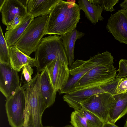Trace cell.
<instances>
[{"label":"cell","instance_id":"23","mask_svg":"<svg viewBox=\"0 0 127 127\" xmlns=\"http://www.w3.org/2000/svg\"><path fill=\"white\" fill-rule=\"evenodd\" d=\"M79 110L85 118L88 123L92 127H102L103 123L94 114L82 109Z\"/></svg>","mask_w":127,"mask_h":127},{"label":"cell","instance_id":"13","mask_svg":"<svg viewBox=\"0 0 127 127\" xmlns=\"http://www.w3.org/2000/svg\"><path fill=\"white\" fill-rule=\"evenodd\" d=\"M0 11L2 23L6 26L17 14L26 15L28 13L27 7L19 0H5Z\"/></svg>","mask_w":127,"mask_h":127},{"label":"cell","instance_id":"8","mask_svg":"<svg viewBox=\"0 0 127 127\" xmlns=\"http://www.w3.org/2000/svg\"><path fill=\"white\" fill-rule=\"evenodd\" d=\"M25 99L21 89L6 99L5 104L8 121L11 127H23L24 123Z\"/></svg>","mask_w":127,"mask_h":127},{"label":"cell","instance_id":"9","mask_svg":"<svg viewBox=\"0 0 127 127\" xmlns=\"http://www.w3.org/2000/svg\"><path fill=\"white\" fill-rule=\"evenodd\" d=\"M54 89L60 91L67 83L70 74L68 65L62 60H54L45 67V69Z\"/></svg>","mask_w":127,"mask_h":127},{"label":"cell","instance_id":"33","mask_svg":"<svg viewBox=\"0 0 127 127\" xmlns=\"http://www.w3.org/2000/svg\"><path fill=\"white\" fill-rule=\"evenodd\" d=\"M124 127H127V119Z\"/></svg>","mask_w":127,"mask_h":127},{"label":"cell","instance_id":"31","mask_svg":"<svg viewBox=\"0 0 127 127\" xmlns=\"http://www.w3.org/2000/svg\"><path fill=\"white\" fill-rule=\"evenodd\" d=\"M5 0H0V8H1L3 5Z\"/></svg>","mask_w":127,"mask_h":127},{"label":"cell","instance_id":"27","mask_svg":"<svg viewBox=\"0 0 127 127\" xmlns=\"http://www.w3.org/2000/svg\"><path fill=\"white\" fill-rule=\"evenodd\" d=\"M22 68V73L26 81L24 84L29 83L32 80L31 76L33 73V69L29 64L25 65Z\"/></svg>","mask_w":127,"mask_h":127},{"label":"cell","instance_id":"7","mask_svg":"<svg viewBox=\"0 0 127 127\" xmlns=\"http://www.w3.org/2000/svg\"><path fill=\"white\" fill-rule=\"evenodd\" d=\"M113 95L107 93L93 95L82 104L81 109L93 113L103 123L108 122L110 110L114 100Z\"/></svg>","mask_w":127,"mask_h":127},{"label":"cell","instance_id":"10","mask_svg":"<svg viewBox=\"0 0 127 127\" xmlns=\"http://www.w3.org/2000/svg\"><path fill=\"white\" fill-rule=\"evenodd\" d=\"M21 88L18 72L10 64L0 63V91L6 99Z\"/></svg>","mask_w":127,"mask_h":127},{"label":"cell","instance_id":"26","mask_svg":"<svg viewBox=\"0 0 127 127\" xmlns=\"http://www.w3.org/2000/svg\"><path fill=\"white\" fill-rule=\"evenodd\" d=\"M28 14L26 15L20 14H17L12 21L7 26L6 30H11L18 25L23 21Z\"/></svg>","mask_w":127,"mask_h":127},{"label":"cell","instance_id":"2","mask_svg":"<svg viewBox=\"0 0 127 127\" xmlns=\"http://www.w3.org/2000/svg\"><path fill=\"white\" fill-rule=\"evenodd\" d=\"M37 73L32 81L21 87L25 99L23 127H43L42 117L47 108L40 90L41 74Z\"/></svg>","mask_w":127,"mask_h":127},{"label":"cell","instance_id":"29","mask_svg":"<svg viewBox=\"0 0 127 127\" xmlns=\"http://www.w3.org/2000/svg\"><path fill=\"white\" fill-rule=\"evenodd\" d=\"M102 127H119L116 125L115 124L109 122L103 124Z\"/></svg>","mask_w":127,"mask_h":127},{"label":"cell","instance_id":"21","mask_svg":"<svg viewBox=\"0 0 127 127\" xmlns=\"http://www.w3.org/2000/svg\"><path fill=\"white\" fill-rule=\"evenodd\" d=\"M0 63L10 64L8 46L0 26Z\"/></svg>","mask_w":127,"mask_h":127},{"label":"cell","instance_id":"15","mask_svg":"<svg viewBox=\"0 0 127 127\" xmlns=\"http://www.w3.org/2000/svg\"><path fill=\"white\" fill-rule=\"evenodd\" d=\"M60 0H28V12L34 18L50 14Z\"/></svg>","mask_w":127,"mask_h":127},{"label":"cell","instance_id":"6","mask_svg":"<svg viewBox=\"0 0 127 127\" xmlns=\"http://www.w3.org/2000/svg\"><path fill=\"white\" fill-rule=\"evenodd\" d=\"M117 71L113 64H102L97 66L82 77L71 92L99 85L116 77Z\"/></svg>","mask_w":127,"mask_h":127},{"label":"cell","instance_id":"3","mask_svg":"<svg viewBox=\"0 0 127 127\" xmlns=\"http://www.w3.org/2000/svg\"><path fill=\"white\" fill-rule=\"evenodd\" d=\"M114 58L108 51L99 53L86 61L77 59L70 68L69 78L65 85L59 92V94L71 92L79 80L94 67L102 64L113 65Z\"/></svg>","mask_w":127,"mask_h":127},{"label":"cell","instance_id":"25","mask_svg":"<svg viewBox=\"0 0 127 127\" xmlns=\"http://www.w3.org/2000/svg\"><path fill=\"white\" fill-rule=\"evenodd\" d=\"M118 75L117 78H121L127 76V60L121 59L119 62V66Z\"/></svg>","mask_w":127,"mask_h":127},{"label":"cell","instance_id":"12","mask_svg":"<svg viewBox=\"0 0 127 127\" xmlns=\"http://www.w3.org/2000/svg\"><path fill=\"white\" fill-rule=\"evenodd\" d=\"M100 85L65 94L63 95V99L70 107L73 108L75 110H79L81 108L82 104L91 96L105 93Z\"/></svg>","mask_w":127,"mask_h":127},{"label":"cell","instance_id":"22","mask_svg":"<svg viewBox=\"0 0 127 127\" xmlns=\"http://www.w3.org/2000/svg\"><path fill=\"white\" fill-rule=\"evenodd\" d=\"M70 122L73 127H92L79 110H75L72 112Z\"/></svg>","mask_w":127,"mask_h":127},{"label":"cell","instance_id":"4","mask_svg":"<svg viewBox=\"0 0 127 127\" xmlns=\"http://www.w3.org/2000/svg\"><path fill=\"white\" fill-rule=\"evenodd\" d=\"M38 72H41L53 60L59 58L68 65V61L62 41L57 35L43 38L35 52Z\"/></svg>","mask_w":127,"mask_h":127},{"label":"cell","instance_id":"11","mask_svg":"<svg viewBox=\"0 0 127 127\" xmlns=\"http://www.w3.org/2000/svg\"><path fill=\"white\" fill-rule=\"evenodd\" d=\"M106 28L115 38L127 44V9H122L111 14Z\"/></svg>","mask_w":127,"mask_h":127},{"label":"cell","instance_id":"34","mask_svg":"<svg viewBox=\"0 0 127 127\" xmlns=\"http://www.w3.org/2000/svg\"><path fill=\"white\" fill-rule=\"evenodd\" d=\"M50 127V126H47V127Z\"/></svg>","mask_w":127,"mask_h":127},{"label":"cell","instance_id":"1","mask_svg":"<svg viewBox=\"0 0 127 127\" xmlns=\"http://www.w3.org/2000/svg\"><path fill=\"white\" fill-rule=\"evenodd\" d=\"M80 11L75 1L60 0L49 15L46 35L61 36L75 29L80 19Z\"/></svg>","mask_w":127,"mask_h":127},{"label":"cell","instance_id":"19","mask_svg":"<svg viewBox=\"0 0 127 127\" xmlns=\"http://www.w3.org/2000/svg\"><path fill=\"white\" fill-rule=\"evenodd\" d=\"M78 3L80 10L84 11L85 16L92 24H95L99 20H103L104 18L101 15L103 10L100 5L91 3L89 0H79Z\"/></svg>","mask_w":127,"mask_h":127},{"label":"cell","instance_id":"16","mask_svg":"<svg viewBox=\"0 0 127 127\" xmlns=\"http://www.w3.org/2000/svg\"><path fill=\"white\" fill-rule=\"evenodd\" d=\"M113 95L114 100L110 110L109 122L115 124L127 113V92Z\"/></svg>","mask_w":127,"mask_h":127},{"label":"cell","instance_id":"30","mask_svg":"<svg viewBox=\"0 0 127 127\" xmlns=\"http://www.w3.org/2000/svg\"><path fill=\"white\" fill-rule=\"evenodd\" d=\"M123 9H127V0H124L119 5Z\"/></svg>","mask_w":127,"mask_h":127},{"label":"cell","instance_id":"28","mask_svg":"<svg viewBox=\"0 0 127 127\" xmlns=\"http://www.w3.org/2000/svg\"><path fill=\"white\" fill-rule=\"evenodd\" d=\"M127 92V78H121L117 87L116 94L124 93Z\"/></svg>","mask_w":127,"mask_h":127},{"label":"cell","instance_id":"32","mask_svg":"<svg viewBox=\"0 0 127 127\" xmlns=\"http://www.w3.org/2000/svg\"><path fill=\"white\" fill-rule=\"evenodd\" d=\"M64 127H73V126L71 125H69L66 126Z\"/></svg>","mask_w":127,"mask_h":127},{"label":"cell","instance_id":"5","mask_svg":"<svg viewBox=\"0 0 127 127\" xmlns=\"http://www.w3.org/2000/svg\"><path fill=\"white\" fill-rule=\"evenodd\" d=\"M49 16L34 18L13 46L29 56L32 52H35L43 37L46 35Z\"/></svg>","mask_w":127,"mask_h":127},{"label":"cell","instance_id":"14","mask_svg":"<svg viewBox=\"0 0 127 127\" xmlns=\"http://www.w3.org/2000/svg\"><path fill=\"white\" fill-rule=\"evenodd\" d=\"M8 51L10 64L18 72L20 71L24 66L27 64L32 67H37V63L35 58L26 55L14 46H8Z\"/></svg>","mask_w":127,"mask_h":127},{"label":"cell","instance_id":"18","mask_svg":"<svg viewBox=\"0 0 127 127\" xmlns=\"http://www.w3.org/2000/svg\"><path fill=\"white\" fill-rule=\"evenodd\" d=\"M40 90L46 108L50 107L55 102L57 92L53 88L45 69L41 74Z\"/></svg>","mask_w":127,"mask_h":127},{"label":"cell","instance_id":"24","mask_svg":"<svg viewBox=\"0 0 127 127\" xmlns=\"http://www.w3.org/2000/svg\"><path fill=\"white\" fill-rule=\"evenodd\" d=\"M91 3L100 5L103 10L112 12L114 11V6L118 2V0H89Z\"/></svg>","mask_w":127,"mask_h":127},{"label":"cell","instance_id":"17","mask_svg":"<svg viewBox=\"0 0 127 127\" xmlns=\"http://www.w3.org/2000/svg\"><path fill=\"white\" fill-rule=\"evenodd\" d=\"M84 35V33L80 32L75 29L60 36L67 57L69 67L70 68L74 62V50L76 41Z\"/></svg>","mask_w":127,"mask_h":127},{"label":"cell","instance_id":"20","mask_svg":"<svg viewBox=\"0 0 127 127\" xmlns=\"http://www.w3.org/2000/svg\"><path fill=\"white\" fill-rule=\"evenodd\" d=\"M34 18L32 15L28 12L27 15L19 24L5 32L4 37L8 46H13L15 44Z\"/></svg>","mask_w":127,"mask_h":127}]
</instances>
